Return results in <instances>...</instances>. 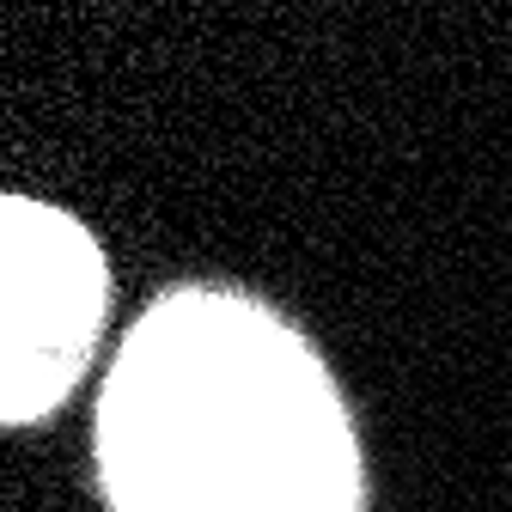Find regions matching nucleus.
I'll return each instance as SVG.
<instances>
[{
	"label": "nucleus",
	"mask_w": 512,
	"mask_h": 512,
	"mask_svg": "<svg viewBox=\"0 0 512 512\" xmlns=\"http://www.w3.org/2000/svg\"><path fill=\"white\" fill-rule=\"evenodd\" d=\"M0 256H7V421H37L74 391L104 317V263L92 238L43 202L7 196L0 214Z\"/></svg>",
	"instance_id": "f03ea898"
},
{
	"label": "nucleus",
	"mask_w": 512,
	"mask_h": 512,
	"mask_svg": "<svg viewBox=\"0 0 512 512\" xmlns=\"http://www.w3.org/2000/svg\"><path fill=\"white\" fill-rule=\"evenodd\" d=\"M116 512H354L360 458L317 354L220 287L159 299L104 384Z\"/></svg>",
	"instance_id": "f257e3e1"
}]
</instances>
